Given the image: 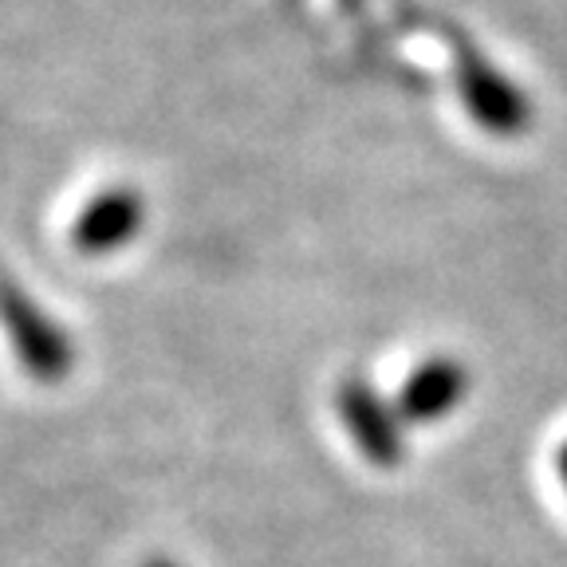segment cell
Instances as JSON below:
<instances>
[{
	"mask_svg": "<svg viewBox=\"0 0 567 567\" xmlns=\"http://www.w3.org/2000/svg\"><path fill=\"white\" fill-rule=\"evenodd\" d=\"M457 60L461 99H465V111L481 123V131L496 134V138H520L532 123V106L520 95V87H513L493 63L481 60L470 48H461Z\"/></svg>",
	"mask_w": 567,
	"mask_h": 567,
	"instance_id": "obj_2",
	"label": "cell"
},
{
	"mask_svg": "<svg viewBox=\"0 0 567 567\" xmlns=\"http://www.w3.org/2000/svg\"><path fill=\"white\" fill-rule=\"evenodd\" d=\"M146 567H174V564H166V559H151Z\"/></svg>",
	"mask_w": 567,
	"mask_h": 567,
	"instance_id": "obj_7",
	"label": "cell"
},
{
	"mask_svg": "<svg viewBox=\"0 0 567 567\" xmlns=\"http://www.w3.org/2000/svg\"><path fill=\"white\" fill-rule=\"evenodd\" d=\"M336 410L354 450L379 470H394L406 457V422L399 406L382 399L367 379H347L336 390Z\"/></svg>",
	"mask_w": 567,
	"mask_h": 567,
	"instance_id": "obj_1",
	"label": "cell"
},
{
	"mask_svg": "<svg viewBox=\"0 0 567 567\" xmlns=\"http://www.w3.org/2000/svg\"><path fill=\"white\" fill-rule=\"evenodd\" d=\"M0 316H4L12 347H17V354L24 359V367L35 379L55 382L68 374V367H71L68 336H63L32 300H24L20 292L4 288V292H0Z\"/></svg>",
	"mask_w": 567,
	"mask_h": 567,
	"instance_id": "obj_4",
	"label": "cell"
},
{
	"mask_svg": "<svg viewBox=\"0 0 567 567\" xmlns=\"http://www.w3.org/2000/svg\"><path fill=\"white\" fill-rule=\"evenodd\" d=\"M556 477H559V485H564V493H567V437L559 442V450H556Z\"/></svg>",
	"mask_w": 567,
	"mask_h": 567,
	"instance_id": "obj_6",
	"label": "cell"
},
{
	"mask_svg": "<svg viewBox=\"0 0 567 567\" xmlns=\"http://www.w3.org/2000/svg\"><path fill=\"white\" fill-rule=\"evenodd\" d=\"M470 390H473L470 367L461 363V359H453V354H430V359H422L406 374L394 406H399L406 425H434L457 414L461 402L470 399Z\"/></svg>",
	"mask_w": 567,
	"mask_h": 567,
	"instance_id": "obj_3",
	"label": "cell"
},
{
	"mask_svg": "<svg viewBox=\"0 0 567 567\" xmlns=\"http://www.w3.org/2000/svg\"><path fill=\"white\" fill-rule=\"evenodd\" d=\"M142 229V202L131 189H111V194L95 197L75 221V245L83 252H111V248L134 240Z\"/></svg>",
	"mask_w": 567,
	"mask_h": 567,
	"instance_id": "obj_5",
	"label": "cell"
}]
</instances>
